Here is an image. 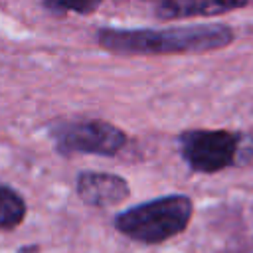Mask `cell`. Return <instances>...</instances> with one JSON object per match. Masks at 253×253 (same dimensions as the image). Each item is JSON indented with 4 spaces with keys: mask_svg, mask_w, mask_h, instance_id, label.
<instances>
[{
    "mask_svg": "<svg viewBox=\"0 0 253 253\" xmlns=\"http://www.w3.org/2000/svg\"><path fill=\"white\" fill-rule=\"evenodd\" d=\"M99 45L115 53H202L225 47L233 30L221 24H202L166 30H119L103 28Z\"/></svg>",
    "mask_w": 253,
    "mask_h": 253,
    "instance_id": "1",
    "label": "cell"
},
{
    "mask_svg": "<svg viewBox=\"0 0 253 253\" xmlns=\"http://www.w3.org/2000/svg\"><path fill=\"white\" fill-rule=\"evenodd\" d=\"M192 217L188 196L172 194L138 204L117 215L115 227L140 243H160L182 233Z\"/></svg>",
    "mask_w": 253,
    "mask_h": 253,
    "instance_id": "2",
    "label": "cell"
},
{
    "mask_svg": "<svg viewBox=\"0 0 253 253\" xmlns=\"http://www.w3.org/2000/svg\"><path fill=\"white\" fill-rule=\"evenodd\" d=\"M55 146L65 154H101L113 156L117 154L125 142L126 134L105 121H79V123H63L51 132Z\"/></svg>",
    "mask_w": 253,
    "mask_h": 253,
    "instance_id": "3",
    "label": "cell"
},
{
    "mask_svg": "<svg viewBox=\"0 0 253 253\" xmlns=\"http://www.w3.org/2000/svg\"><path fill=\"white\" fill-rule=\"evenodd\" d=\"M184 160L196 172H217L235 160L239 138L229 130H188L180 136Z\"/></svg>",
    "mask_w": 253,
    "mask_h": 253,
    "instance_id": "4",
    "label": "cell"
},
{
    "mask_svg": "<svg viewBox=\"0 0 253 253\" xmlns=\"http://www.w3.org/2000/svg\"><path fill=\"white\" fill-rule=\"evenodd\" d=\"M79 198L95 208H111L128 196V184L125 178L107 172H83L77 178Z\"/></svg>",
    "mask_w": 253,
    "mask_h": 253,
    "instance_id": "5",
    "label": "cell"
},
{
    "mask_svg": "<svg viewBox=\"0 0 253 253\" xmlns=\"http://www.w3.org/2000/svg\"><path fill=\"white\" fill-rule=\"evenodd\" d=\"M247 0H158L156 16L162 20L217 16L229 10H237Z\"/></svg>",
    "mask_w": 253,
    "mask_h": 253,
    "instance_id": "6",
    "label": "cell"
},
{
    "mask_svg": "<svg viewBox=\"0 0 253 253\" xmlns=\"http://www.w3.org/2000/svg\"><path fill=\"white\" fill-rule=\"evenodd\" d=\"M26 215V202L24 198L8 188L0 186V229H12L24 221Z\"/></svg>",
    "mask_w": 253,
    "mask_h": 253,
    "instance_id": "7",
    "label": "cell"
},
{
    "mask_svg": "<svg viewBox=\"0 0 253 253\" xmlns=\"http://www.w3.org/2000/svg\"><path fill=\"white\" fill-rule=\"evenodd\" d=\"M103 0H43L45 8L51 12H79L89 14L99 8Z\"/></svg>",
    "mask_w": 253,
    "mask_h": 253,
    "instance_id": "8",
    "label": "cell"
},
{
    "mask_svg": "<svg viewBox=\"0 0 253 253\" xmlns=\"http://www.w3.org/2000/svg\"><path fill=\"white\" fill-rule=\"evenodd\" d=\"M18 253H38V245H30V247H22Z\"/></svg>",
    "mask_w": 253,
    "mask_h": 253,
    "instance_id": "9",
    "label": "cell"
}]
</instances>
